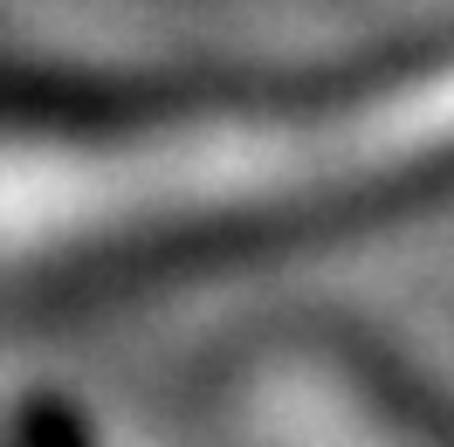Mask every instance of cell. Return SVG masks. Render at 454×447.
Here are the masks:
<instances>
[{"mask_svg":"<svg viewBox=\"0 0 454 447\" xmlns=\"http://www.w3.org/2000/svg\"><path fill=\"white\" fill-rule=\"evenodd\" d=\"M227 399L248 447H454L448 399L338 331L262 337L234 365Z\"/></svg>","mask_w":454,"mask_h":447,"instance_id":"7a4b0ae2","label":"cell"},{"mask_svg":"<svg viewBox=\"0 0 454 447\" xmlns=\"http://www.w3.org/2000/svg\"><path fill=\"white\" fill-rule=\"evenodd\" d=\"M454 186V42L289 76L0 62V289H131Z\"/></svg>","mask_w":454,"mask_h":447,"instance_id":"6da1fadb","label":"cell"}]
</instances>
